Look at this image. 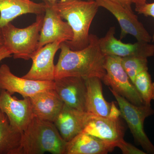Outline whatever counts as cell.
Returning <instances> with one entry per match:
<instances>
[{"label":"cell","instance_id":"14","mask_svg":"<svg viewBox=\"0 0 154 154\" xmlns=\"http://www.w3.org/2000/svg\"><path fill=\"white\" fill-rule=\"evenodd\" d=\"M92 115L64 104L54 123L67 142L82 132Z\"/></svg>","mask_w":154,"mask_h":154},{"label":"cell","instance_id":"25","mask_svg":"<svg viewBox=\"0 0 154 154\" xmlns=\"http://www.w3.org/2000/svg\"><path fill=\"white\" fill-rule=\"evenodd\" d=\"M121 116V112L116 107L114 102H112L111 109L109 113L108 118L112 119H118L119 118V116Z\"/></svg>","mask_w":154,"mask_h":154},{"label":"cell","instance_id":"20","mask_svg":"<svg viewBox=\"0 0 154 154\" xmlns=\"http://www.w3.org/2000/svg\"><path fill=\"white\" fill-rule=\"evenodd\" d=\"M21 140L22 133L11 126L5 114L1 111L0 154H22Z\"/></svg>","mask_w":154,"mask_h":154},{"label":"cell","instance_id":"28","mask_svg":"<svg viewBox=\"0 0 154 154\" xmlns=\"http://www.w3.org/2000/svg\"><path fill=\"white\" fill-rule=\"evenodd\" d=\"M147 0H132V3L134 4L136 7L141 6L147 3Z\"/></svg>","mask_w":154,"mask_h":154},{"label":"cell","instance_id":"12","mask_svg":"<svg viewBox=\"0 0 154 154\" xmlns=\"http://www.w3.org/2000/svg\"><path fill=\"white\" fill-rule=\"evenodd\" d=\"M63 42L62 40H57L37 50L31 58L32 60L31 68L22 77L37 81H54L55 66L54 58Z\"/></svg>","mask_w":154,"mask_h":154},{"label":"cell","instance_id":"1","mask_svg":"<svg viewBox=\"0 0 154 154\" xmlns=\"http://www.w3.org/2000/svg\"><path fill=\"white\" fill-rule=\"evenodd\" d=\"M99 38L95 34H90L88 46L79 50H72L65 42H63L55 65V79L75 76L85 79L97 77L102 80L106 73V56L100 49Z\"/></svg>","mask_w":154,"mask_h":154},{"label":"cell","instance_id":"10","mask_svg":"<svg viewBox=\"0 0 154 154\" xmlns=\"http://www.w3.org/2000/svg\"><path fill=\"white\" fill-rule=\"evenodd\" d=\"M115 27H111L105 36L99 38V47L105 56H141L148 58L154 56V45L140 41L134 44L123 43L115 38Z\"/></svg>","mask_w":154,"mask_h":154},{"label":"cell","instance_id":"30","mask_svg":"<svg viewBox=\"0 0 154 154\" xmlns=\"http://www.w3.org/2000/svg\"><path fill=\"white\" fill-rule=\"evenodd\" d=\"M4 45V43H3V38H2V36L0 34V46Z\"/></svg>","mask_w":154,"mask_h":154},{"label":"cell","instance_id":"18","mask_svg":"<svg viewBox=\"0 0 154 154\" xmlns=\"http://www.w3.org/2000/svg\"><path fill=\"white\" fill-rule=\"evenodd\" d=\"M45 4L31 0H0V28L19 16L44 14Z\"/></svg>","mask_w":154,"mask_h":154},{"label":"cell","instance_id":"4","mask_svg":"<svg viewBox=\"0 0 154 154\" xmlns=\"http://www.w3.org/2000/svg\"><path fill=\"white\" fill-rule=\"evenodd\" d=\"M44 16L36 15V21L26 28H17L10 22L0 28L4 45L14 58L29 60L38 49Z\"/></svg>","mask_w":154,"mask_h":154},{"label":"cell","instance_id":"23","mask_svg":"<svg viewBox=\"0 0 154 154\" xmlns=\"http://www.w3.org/2000/svg\"><path fill=\"white\" fill-rule=\"evenodd\" d=\"M116 147L119 148L124 154H145V152L143 151L135 146L125 141L124 139L119 141Z\"/></svg>","mask_w":154,"mask_h":154},{"label":"cell","instance_id":"27","mask_svg":"<svg viewBox=\"0 0 154 154\" xmlns=\"http://www.w3.org/2000/svg\"><path fill=\"white\" fill-rule=\"evenodd\" d=\"M114 2L118 3L124 8L132 11L131 5L133 4L132 0H110Z\"/></svg>","mask_w":154,"mask_h":154},{"label":"cell","instance_id":"5","mask_svg":"<svg viewBox=\"0 0 154 154\" xmlns=\"http://www.w3.org/2000/svg\"><path fill=\"white\" fill-rule=\"evenodd\" d=\"M109 89L118 103L121 116L126 122L136 143L140 146L146 153L154 154V146L144 129L146 119L154 113L151 106L134 105L111 88Z\"/></svg>","mask_w":154,"mask_h":154},{"label":"cell","instance_id":"7","mask_svg":"<svg viewBox=\"0 0 154 154\" xmlns=\"http://www.w3.org/2000/svg\"><path fill=\"white\" fill-rule=\"evenodd\" d=\"M95 1L99 7L106 9L117 19L121 29V39L127 34H130L137 41L149 43L152 41V36L132 11L110 0Z\"/></svg>","mask_w":154,"mask_h":154},{"label":"cell","instance_id":"9","mask_svg":"<svg viewBox=\"0 0 154 154\" xmlns=\"http://www.w3.org/2000/svg\"><path fill=\"white\" fill-rule=\"evenodd\" d=\"M0 110L5 114L11 126L21 133L34 116L30 98L20 100L2 89H0Z\"/></svg>","mask_w":154,"mask_h":154},{"label":"cell","instance_id":"22","mask_svg":"<svg viewBox=\"0 0 154 154\" xmlns=\"http://www.w3.org/2000/svg\"><path fill=\"white\" fill-rule=\"evenodd\" d=\"M147 58L141 56L121 57L122 65L133 85L139 74L148 70Z\"/></svg>","mask_w":154,"mask_h":154},{"label":"cell","instance_id":"2","mask_svg":"<svg viewBox=\"0 0 154 154\" xmlns=\"http://www.w3.org/2000/svg\"><path fill=\"white\" fill-rule=\"evenodd\" d=\"M63 19H65L73 32L72 40L66 44L72 50L82 49L90 42L91 23L99 8L95 0H60L52 4Z\"/></svg>","mask_w":154,"mask_h":154},{"label":"cell","instance_id":"13","mask_svg":"<svg viewBox=\"0 0 154 154\" xmlns=\"http://www.w3.org/2000/svg\"><path fill=\"white\" fill-rule=\"evenodd\" d=\"M54 82V90L64 104L86 111L87 88L85 79L68 76L55 79Z\"/></svg>","mask_w":154,"mask_h":154},{"label":"cell","instance_id":"6","mask_svg":"<svg viewBox=\"0 0 154 154\" xmlns=\"http://www.w3.org/2000/svg\"><path fill=\"white\" fill-rule=\"evenodd\" d=\"M105 68L106 74L102 80L105 85L134 105H144L139 93L122 65L121 57L106 56Z\"/></svg>","mask_w":154,"mask_h":154},{"label":"cell","instance_id":"3","mask_svg":"<svg viewBox=\"0 0 154 154\" xmlns=\"http://www.w3.org/2000/svg\"><path fill=\"white\" fill-rule=\"evenodd\" d=\"M66 143L53 122L35 116L22 133V154H64Z\"/></svg>","mask_w":154,"mask_h":154},{"label":"cell","instance_id":"29","mask_svg":"<svg viewBox=\"0 0 154 154\" xmlns=\"http://www.w3.org/2000/svg\"><path fill=\"white\" fill-rule=\"evenodd\" d=\"M58 0H44V1H46V2H48L51 4H54V3L56 2H57Z\"/></svg>","mask_w":154,"mask_h":154},{"label":"cell","instance_id":"16","mask_svg":"<svg viewBox=\"0 0 154 154\" xmlns=\"http://www.w3.org/2000/svg\"><path fill=\"white\" fill-rule=\"evenodd\" d=\"M29 98L34 116L53 123L64 105L54 89L40 92Z\"/></svg>","mask_w":154,"mask_h":154},{"label":"cell","instance_id":"21","mask_svg":"<svg viewBox=\"0 0 154 154\" xmlns=\"http://www.w3.org/2000/svg\"><path fill=\"white\" fill-rule=\"evenodd\" d=\"M145 105L151 106V102L154 100V82L148 70L144 71L137 76L134 83Z\"/></svg>","mask_w":154,"mask_h":154},{"label":"cell","instance_id":"11","mask_svg":"<svg viewBox=\"0 0 154 154\" xmlns=\"http://www.w3.org/2000/svg\"><path fill=\"white\" fill-rule=\"evenodd\" d=\"M44 2L45 12L38 49L57 40L64 42L71 41L73 37V32L68 23L63 21L52 4L46 1Z\"/></svg>","mask_w":154,"mask_h":154},{"label":"cell","instance_id":"26","mask_svg":"<svg viewBox=\"0 0 154 154\" xmlns=\"http://www.w3.org/2000/svg\"><path fill=\"white\" fill-rule=\"evenodd\" d=\"M12 55L11 52L5 45L0 46V62L5 59L11 57Z\"/></svg>","mask_w":154,"mask_h":154},{"label":"cell","instance_id":"17","mask_svg":"<svg viewBox=\"0 0 154 154\" xmlns=\"http://www.w3.org/2000/svg\"><path fill=\"white\" fill-rule=\"evenodd\" d=\"M116 147L115 144L82 131L67 142L64 154H107Z\"/></svg>","mask_w":154,"mask_h":154},{"label":"cell","instance_id":"8","mask_svg":"<svg viewBox=\"0 0 154 154\" xmlns=\"http://www.w3.org/2000/svg\"><path fill=\"white\" fill-rule=\"evenodd\" d=\"M54 88V81H37L19 77L12 73L8 65L4 64L0 66V89L5 90L11 95L17 93L24 98H30Z\"/></svg>","mask_w":154,"mask_h":154},{"label":"cell","instance_id":"24","mask_svg":"<svg viewBox=\"0 0 154 154\" xmlns=\"http://www.w3.org/2000/svg\"><path fill=\"white\" fill-rule=\"evenodd\" d=\"M135 11L138 14H142L146 17H152L154 19V2L146 3L142 5L136 7ZM152 40L154 41V33Z\"/></svg>","mask_w":154,"mask_h":154},{"label":"cell","instance_id":"19","mask_svg":"<svg viewBox=\"0 0 154 154\" xmlns=\"http://www.w3.org/2000/svg\"><path fill=\"white\" fill-rule=\"evenodd\" d=\"M87 88L86 111L93 115L108 117L112 102L109 103L103 96L101 79L97 77L86 79Z\"/></svg>","mask_w":154,"mask_h":154},{"label":"cell","instance_id":"15","mask_svg":"<svg viewBox=\"0 0 154 154\" xmlns=\"http://www.w3.org/2000/svg\"><path fill=\"white\" fill-rule=\"evenodd\" d=\"M83 131L116 146L124 138L125 129L119 118L112 119L92 114Z\"/></svg>","mask_w":154,"mask_h":154},{"label":"cell","instance_id":"31","mask_svg":"<svg viewBox=\"0 0 154 154\" xmlns=\"http://www.w3.org/2000/svg\"><path fill=\"white\" fill-rule=\"evenodd\" d=\"M0 116H1V111H0Z\"/></svg>","mask_w":154,"mask_h":154}]
</instances>
